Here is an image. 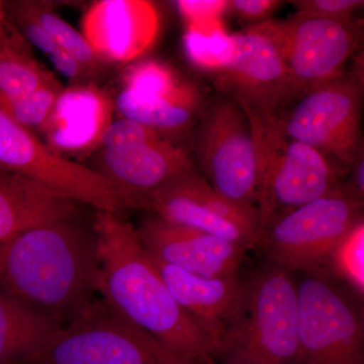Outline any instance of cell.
<instances>
[{
    "label": "cell",
    "instance_id": "1",
    "mask_svg": "<svg viewBox=\"0 0 364 364\" xmlns=\"http://www.w3.org/2000/svg\"><path fill=\"white\" fill-rule=\"evenodd\" d=\"M97 293L114 312L195 364H215L218 345L170 293L139 240L117 213L97 210Z\"/></svg>",
    "mask_w": 364,
    "mask_h": 364
},
{
    "label": "cell",
    "instance_id": "2",
    "mask_svg": "<svg viewBox=\"0 0 364 364\" xmlns=\"http://www.w3.org/2000/svg\"><path fill=\"white\" fill-rule=\"evenodd\" d=\"M98 273L97 235L76 217L0 244V289L61 328L97 299Z\"/></svg>",
    "mask_w": 364,
    "mask_h": 364
},
{
    "label": "cell",
    "instance_id": "3",
    "mask_svg": "<svg viewBox=\"0 0 364 364\" xmlns=\"http://www.w3.org/2000/svg\"><path fill=\"white\" fill-rule=\"evenodd\" d=\"M246 114L255 144L260 230L275 217L340 191L346 173L329 158L284 135L274 117Z\"/></svg>",
    "mask_w": 364,
    "mask_h": 364
},
{
    "label": "cell",
    "instance_id": "4",
    "mask_svg": "<svg viewBox=\"0 0 364 364\" xmlns=\"http://www.w3.org/2000/svg\"><path fill=\"white\" fill-rule=\"evenodd\" d=\"M243 313L225 334L222 364H301L299 293L291 272L269 265L246 280Z\"/></svg>",
    "mask_w": 364,
    "mask_h": 364
},
{
    "label": "cell",
    "instance_id": "5",
    "mask_svg": "<svg viewBox=\"0 0 364 364\" xmlns=\"http://www.w3.org/2000/svg\"><path fill=\"white\" fill-rule=\"evenodd\" d=\"M20 364H195L95 299Z\"/></svg>",
    "mask_w": 364,
    "mask_h": 364
},
{
    "label": "cell",
    "instance_id": "6",
    "mask_svg": "<svg viewBox=\"0 0 364 364\" xmlns=\"http://www.w3.org/2000/svg\"><path fill=\"white\" fill-rule=\"evenodd\" d=\"M363 69L318 86L294 100L274 117L289 138L311 146L345 173L364 152Z\"/></svg>",
    "mask_w": 364,
    "mask_h": 364
},
{
    "label": "cell",
    "instance_id": "7",
    "mask_svg": "<svg viewBox=\"0 0 364 364\" xmlns=\"http://www.w3.org/2000/svg\"><path fill=\"white\" fill-rule=\"evenodd\" d=\"M191 141L208 184L233 202L255 207V144L250 119L240 105L219 93L208 98Z\"/></svg>",
    "mask_w": 364,
    "mask_h": 364
},
{
    "label": "cell",
    "instance_id": "8",
    "mask_svg": "<svg viewBox=\"0 0 364 364\" xmlns=\"http://www.w3.org/2000/svg\"><path fill=\"white\" fill-rule=\"evenodd\" d=\"M363 203L338 191L306 203L261 228L257 247L287 272H316L345 235L364 221Z\"/></svg>",
    "mask_w": 364,
    "mask_h": 364
},
{
    "label": "cell",
    "instance_id": "9",
    "mask_svg": "<svg viewBox=\"0 0 364 364\" xmlns=\"http://www.w3.org/2000/svg\"><path fill=\"white\" fill-rule=\"evenodd\" d=\"M254 26L267 33L282 53L291 82V102L343 76L347 62L363 40V21L355 18L339 21L294 14L287 20L270 18Z\"/></svg>",
    "mask_w": 364,
    "mask_h": 364
},
{
    "label": "cell",
    "instance_id": "10",
    "mask_svg": "<svg viewBox=\"0 0 364 364\" xmlns=\"http://www.w3.org/2000/svg\"><path fill=\"white\" fill-rule=\"evenodd\" d=\"M298 293L301 364H364L363 314L343 289L309 272Z\"/></svg>",
    "mask_w": 364,
    "mask_h": 364
},
{
    "label": "cell",
    "instance_id": "11",
    "mask_svg": "<svg viewBox=\"0 0 364 364\" xmlns=\"http://www.w3.org/2000/svg\"><path fill=\"white\" fill-rule=\"evenodd\" d=\"M0 169L13 172L97 210L119 213L123 203L104 177L55 154L42 139L0 109Z\"/></svg>",
    "mask_w": 364,
    "mask_h": 364
},
{
    "label": "cell",
    "instance_id": "12",
    "mask_svg": "<svg viewBox=\"0 0 364 364\" xmlns=\"http://www.w3.org/2000/svg\"><path fill=\"white\" fill-rule=\"evenodd\" d=\"M233 53L212 76L219 95L249 114L277 117L291 102L289 73L279 47L257 26L231 35Z\"/></svg>",
    "mask_w": 364,
    "mask_h": 364
},
{
    "label": "cell",
    "instance_id": "13",
    "mask_svg": "<svg viewBox=\"0 0 364 364\" xmlns=\"http://www.w3.org/2000/svg\"><path fill=\"white\" fill-rule=\"evenodd\" d=\"M100 152L90 168L116 189L124 208L148 212L151 196L195 169L188 151L163 136L124 149Z\"/></svg>",
    "mask_w": 364,
    "mask_h": 364
},
{
    "label": "cell",
    "instance_id": "14",
    "mask_svg": "<svg viewBox=\"0 0 364 364\" xmlns=\"http://www.w3.org/2000/svg\"><path fill=\"white\" fill-rule=\"evenodd\" d=\"M136 230L150 258L202 277L236 274L248 250L240 244L173 224L151 213Z\"/></svg>",
    "mask_w": 364,
    "mask_h": 364
},
{
    "label": "cell",
    "instance_id": "15",
    "mask_svg": "<svg viewBox=\"0 0 364 364\" xmlns=\"http://www.w3.org/2000/svg\"><path fill=\"white\" fill-rule=\"evenodd\" d=\"M114 114V100L95 83L64 86L40 132L43 142L58 156L78 162L100 151Z\"/></svg>",
    "mask_w": 364,
    "mask_h": 364
},
{
    "label": "cell",
    "instance_id": "16",
    "mask_svg": "<svg viewBox=\"0 0 364 364\" xmlns=\"http://www.w3.org/2000/svg\"><path fill=\"white\" fill-rule=\"evenodd\" d=\"M81 33L104 64H131L154 44L156 7L139 0H100L86 9Z\"/></svg>",
    "mask_w": 364,
    "mask_h": 364
},
{
    "label": "cell",
    "instance_id": "17",
    "mask_svg": "<svg viewBox=\"0 0 364 364\" xmlns=\"http://www.w3.org/2000/svg\"><path fill=\"white\" fill-rule=\"evenodd\" d=\"M151 260L177 304L212 335L219 349L225 334L243 313L247 291L246 280H242L239 273L228 277H202L161 261Z\"/></svg>",
    "mask_w": 364,
    "mask_h": 364
},
{
    "label": "cell",
    "instance_id": "18",
    "mask_svg": "<svg viewBox=\"0 0 364 364\" xmlns=\"http://www.w3.org/2000/svg\"><path fill=\"white\" fill-rule=\"evenodd\" d=\"M77 215L76 202L26 177L0 169V244L35 228Z\"/></svg>",
    "mask_w": 364,
    "mask_h": 364
},
{
    "label": "cell",
    "instance_id": "19",
    "mask_svg": "<svg viewBox=\"0 0 364 364\" xmlns=\"http://www.w3.org/2000/svg\"><path fill=\"white\" fill-rule=\"evenodd\" d=\"M114 100L117 117L149 127L172 140L173 135L188 131L191 134L208 98L193 85L174 97L160 98L143 97L122 90Z\"/></svg>",
    "mask_w": 364,
    "mask_h": 364
},
{
    "label": "cell",
    "instance_id": "20",
    "mask_svg": "<svg viewBox=\"0 0 364 364\" xmlns=\"http://www.w3.org/2000/svg\"><path fill=\"white\" fill-rule=\"evenodd\" d=\"M61 326L0 289V364H20Z\"/></svg>",
    "mask_w": 364,
    "mask_h": 364
},
{
    "label": "cell",
    "instance_id": "21",
    "mask_svg": "<svg viewBox=\"0 0 364 364\" xmlns=\"http://www.w3.org/2000/svg\"><path fill=\"white\" fill-rule=\"evenodd\" d=\"M52 75L35 59L28 42L6 21L0 35V107L30 95Z\"/></svg>",
    "mask_w": 364,
    "mask_h": 364
},
{
    "label": "cell",
    "instance_id": "22",
    "mask_svg": "<svg viewBox=\"0 0 364 364\" xmlns=\"http://www.w3.org/2000/svg\"><path fill=\"white\" fill-rule=\"evenodd\" d=\"M165 186L198 203L210 214L236 225L250 237L254 245L257 247L260 235V218L255 207L233 202L220 195L203 176L196 172V168L182 174Z\"/></svg>",
    "mask_w": 364,
    "mask_h": 364
},
{
    "label": "cell",
    "instance_id": "23",
    "mask_svg": "<svg viewBox=\"0 0 364 364\" xmlns=\"http://www.w3.org/2000/svg\"><path fill=\"white\" fill-rule=\"evenodd\" d=\"M173 68L157 60H141L129 64L123 75V87L143 97H170L193 86Z\"/></svg>",
    "mask_w": 364,
    "mask_h": 364
},
{
    "label": "cell",
    "instance_id": "24",
    "mask_svg": "<svg viewBox=\"0 0 364 364\" xmlns=\"http://www.w3.org/2000/svg\"><path fill=\"white\" fill-rule=\"evenodd\" d=\"M26 4L33 16L51 36L60 49L70 53L81 63L85 64L93 74L102 68L105 64L93 51L83 33L62 18L53 9L51 4L46 1H30V0H26Z\"/></svg>",
    "mask_w": 364,
    "mask_h": 364
},
{
    "label": "cell",
    "instance_id": "25",
    "mask_svg": "<svg viewBox=\"0 0 364 364\" xmlns=\"http://www.w3.org/2000/svg\"><path fill=\"white\" fill-rule=\"evenodd\" d=\"M326 262L335 277L343 280L353 293L364 294V221L352 228L332 249Z\"/></svg>",
    "mask_w": 364,
    "mask_h": 364
},
{
    "label": "cell",
    "instance_id": "26",
    "mask_svg": "<svg viewBox=\"0 0 364 364\" xmlns=\"http://www.w3.org/2000/svg\"><path fill=\"white\" fill-rule=\"evenodd\" d=\"M183 49L189 62L196 68L208 72L210 77L222 70L233 53L231 35L219 30L203 32L188 28L183 38Z\"/></svg>",
    "mask_w": 364,
    "mask_h": 364
},
{
    "label": "cell",
    "instance_id": "27",
    "mask_svg": "<svg viewBox=\"0 0 364 364\" xmlns=\"http://www.w3.org/2000/svg\"><path fill=\"white\" fill-rule=\"evenodd\" d=\"M63 87L64 85L53 74L44 85L30 95L0 109L23 128L33 134L35 132L40 133L47 123Z\"/></svg>",
    "mask_w": 364,
    "mask_h": 364
},
{
    "label": "cell",
    "instance_id": "28",
    "mask_svg": "<svg viewBox=\"0 0 364 364\" xmlns=\"http://www.w3.org/2000/svg\"><path fill=\"white\" fill-rule=\"evenodd\" d=\"M161 136V134L149 127L144 126L131 119L117 117L112 122L105 131L100 150L124 149L138 143L154 140Z\"/></svg>",
    "mask_w": 364,
    "mask_h": 364
},
{
    "label": "cell",
    "instance_id": "29",
    "mask_svg": "<svg viewBox=\"0 0 364 364\" xmlns=\"http://www.w3.org/2000/svg\"><path fill=\"white\" fill-rule=\"evenodd\" d=\"M303 18L347 21L354 20V14L363 6V0H296L289 1Z\"/></svg>",
    "mask_w": 364,
    "mask_h": 364
},
{
    "label": "cell",
    "instance_id": "30",
    "mask_svg": "<svg viewBox=\"0 0 364 364\" xmlns=\"http://www.w3.org/2000/svg\"><path fill=\"white\" fill-rule=\"evenodd\" d=\"M284 4L279 0H231L226 1V9L254 26L270 20V16Z\"/></svg>",
    "mask_w": 364,
    "mask_h": 364
},
{
    "label": "cell",
    "instance_id": "31",
    "mask_svg": "<svg viewBox=\"0 0 364 364\" xmlns=\"http://www.w3.org/2000/svg\"><path fill=\"white\" fill-rule=\"evenodd\" d=\"M176 6L188 28H202L205 18H215V13L226 7V1H177Z\"/></svg>",
    "mask_w": 364,
    "mask_h": 364
},
{
    "label": "cell",
    "instance_id": "32",
    "mask_svg": "<svg viewBox=\"0 0 364 364\" xmlns=\"http://www.w3.org/2000/svg\"><path fill=\"white\" fill-rule=\"evenodd\" d=\"M49 57L55 68L61 75L69 79L71 85L86 82L85 79L93 75L92 72L85 64L81 63L76 57L60 48L49 55Z\"/></svg>",
    "mask_w": 364,
    "mask_h": 364
},
{
    "label": "cell",
    "instance_id": "33",
    "mask_svg": "<svg viewBox=\"0 0 364 364\" xmlns=\"http://www.w3.org/2000/svg\"><path fill=\"white\" fill-rule=\"evenodd\" d=\"M348 172V179L342 181L340 191L349 198L364 202V152L359 155Z\"/></svg>",
    "mask_w": 364,
    "mask_h": 364
},
{
    "label": "cell",
    "instance_id": "34",
    "mask_svg": "<svg viewBox=\"0 0 364 364\" xmlns=\"http://www.w3.org/2000/svg\"><path fill=\"white\" fill-rule=\"evenodd\" d=\"M6 23V9H4V1H0V35L4 32Z\"/></svg>",
    "mask_w": 364,
    "mask_h": 364
}]
</instances>
